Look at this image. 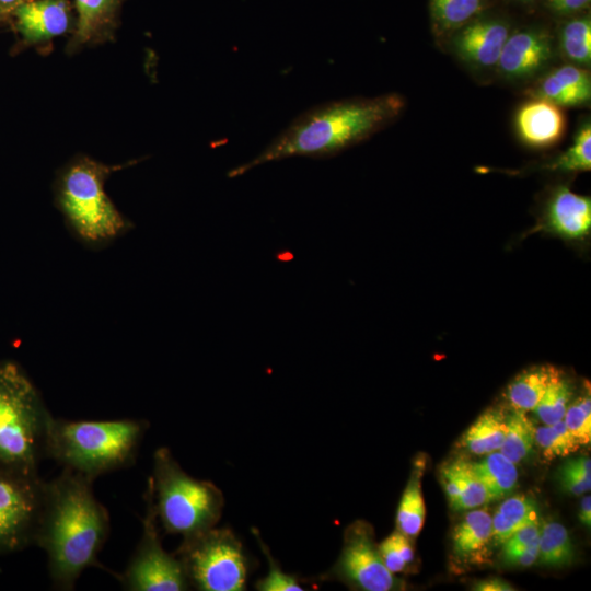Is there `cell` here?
<instances>
[{
    "label": "cell",
    "mask_w": 591,
    "mask_h": 591,
    "mask_svg": "<svg viewBox=\"0 0 591 591\" xmlns=\"http://www.w3.org/2000/svg\"><path fill=\"white\" fill-rule=\"evenodd\" d=\"M372 530L366 522L350 524L344 535V545L335 566L321 580L338 579L360 590L389 591L396 579L384 565L373 541Z\"/></svg>",
    "instance_id": "10"
},
{
    "label": "cell",
    "mask_w": 591,
    "mask_h": 591,
    "mask_svg": "<svg viewBox=\"0 0 591 591\" xmlns=\"http://www.w3.org/2000/svg\"><path fill=\"white\" fill-rule=\"evenodd\" d=\"M473 590L478 591H512L514 588L510 583L500 578H490L476 582Z\"/></svg>",
    "instance_id": "38"
},
{
    "label": "cell",
    "mask_w": 591,
    "mask_h": 591,
    "mask_svg": "<svg viewBox=\"0 0 591 591\" xmlns=\"http://www.w3.org/2000/svg\"><path fill=\"white\" fill-rule=\"evenodd\" d=\"M182 561L190 587L200 591L246 589L248 558L241 541L227 528H211L183 537L174 553Z\"/></svg>",
    "instance_id": "7"
},
{
    "label": "cell",
    "mask_w": 591,
    "mask_h": 591,
    "mask_svg": "<svg viewBox=\"0 0 591 591\" xmlns=\"http://www.w3.org/2000/svg\"><path fill=\"white\" fill-rule=\"evenodd\" d=\"M379 552L386 568L392 572H401L406 567V563L403 559L397 545L395 543L393 533L387 536L379 546Z\"/></svg>",
    "instance_id": "36"
},
{
    "label": "cell",
    "mask_w": 591,
    "mask_h": 591,
    "mask_svg": "<svg viewBox=\"0 0 591 591\" xmlns=\"http://www.w3.org/2000/svg\"><path fill=\"white\" fill-rule=\"evenodd\" d=\"M564 421L568 430L581 445L589 444L591 440V398L588 390L584 395L567 407Z\"/></svg>",
    "instance_id": "32"
},
{
    "label": "cell",
    "mask_w": 591,
    "mask_h": 591,
    "mask_svg": "<svg viewBox=\"0 0 591 591\" xmlns=\"http://www.w3.org/2000/svg\"><path fill=\"white\" fill-rule=\"evenodd\" d=\"M573 555V546L566 528L555 521L544 522L540 529V561L551 567H564L572 563Z\"/></svg>",
    "instance_id": "23"
},
{
    "label": "cell",
    "mask_w": 591,
    "mask_h": 591,
    "mask_svg": "<svg viewBox=\"0 0 591 591\" xmlns=\"http://www.w3.org/2000/svg\"><path fill=\"white\" fill-rule=\"evenodd\" d=\"M538 557V542L530 546L528 549L522 552L515 558H513L510 565L528 567L534 564Z\"/></svg>",
    "instance_id": "39"
},
{
    "label": "cell",
    "mask_w": 591,
    "mask_h": 591,
    "mask_svg": "<svg viewBox=\"0 0 591 591\" xmlns=\"http://www.w3.org/2000/svg\"><path fill=\"white\" fill-rule=\"evenodd\" d=\"M548 169L567 173L591 170V125L589 121L580 126L571 146L554 160Z\"/></svg>",
    "instance_id": "27"
},
{
    "label": "cell",
    "mask_w": 591,
    "mask_h": 591,
    "mask_svg": "<svg viewBox=\"0 0 591 591\" xmlns=\"http://www.w3.org/2000/svg\"><path fill=\"white\" fill-rule=\"evenodd\" d=\"M535 428L525 412L512 409L506 416V434L498 450L512 463L518 464L531 452L534 444Z\"/></svg>",
    "instance_id": "24"
},
{
    "label": "cell",
    "mask_w": 591,
    "mask_h": 591,
    "mask_svg": "<svg viewBox=\"0 0 591 591\" xmlns=\"http://www.w3.org/2000/svg\"><path fill=\"white\" fill-rule=\"evenodd\" d=\"M92 483L68 468L45 482L34 544L47 554L55 589L73 590L83 570L104 568L97 555L109 533V514L94 496Z\"/></svg>",
    "instance_id": "1"
},
{
    "label": "cell",
    "mask_w": 591,
    "mask_h": 591,
    "mask_svg": "<svg viewBox=\"0 0 591 591\" xmlns=\"http://www.w3.org/2000/svg\"><path fill=\"white\" fill-rule=\"evenodd\" d=\"M540 523H532L518 530L507 538L501 544L503 560L510 564L513 558L537 543L540 538Z\"/></svg>",
    "instance_id": "35"
},
{
    "label": "cell",
    "mask_w": 591,
    "mask_h": 591,
    "mask_svg": "<svg viewBox=\"0 0 591 591\" xmlns=\"http://www.w3.org/2000/svg\"><path fill=\"white\" fill-rule=\"evenodd\" d=\"M44 485L39 475L0 473V554L34 544Z\"/></svg>",
    "instance_id": "9"
},
{
    "label": "cell",
    "mask_w": 591,
    "mask_h": 591,
    "mask_svg": "<svg viewBox=\"0 0 591 591\" xmlns=\"http://www.w3.org/2000/svg\"><path fill=\"white\" fill-rule=\"evenodd\" d=\"M148 483L157 518L169 534L188 537L213 528L221 518L222 491L209 480L189 476L165 447L153 454Z\"/></svg>",
    "instance_id": "6"
},
{
    "label": "cell",
    "mask_w": 591,
    "mask_h": 591,
    "mask_svg": "<svg viewBox=\"0 0 591 591\" xmlns=\"http://www.w3.org/2000/svg\"><path fill=\"white\" fill-rule=\"evenodd\" d=\"M547 4L556 13L568 15L584 10L590 0H547Z\"/></svg>",
    "instance_id": "37"
},
{
    "label": "cell",
    "mask_w": 591,
    "mask_h": 591,
    "mask_svg": "<svg viewBox=\"0 0 591 591\" xmlns=\"http://www.w3.org/2000/svg\"><path fill=\"white\" fill-rule=\"evenodd\" d=\"M515 128L524 143L545 148L554 146L563 138L566 118L560 106L534 96L519 107Z\"/></svg>",
    "instance_id": "14"
},
{
    "label": "cell",
    "mask_w": 591,
    "mask_h": 591,
    "mask_svg": "<svg viewBox=\"0 0 591 591\" xmlns=\"http://www.w3.org/2000/svg\"><path fill=\"white\" fill-rule=\"evenodd\" d=\"M543 231L566 240H581L591 230V199L566 186L557 187L548 198L542 222L534 231Z\"/></svg>",
    "instance_id": "12"
},
{
    "label": "cell",
    "mask_w": 591,
    "mask_h": 591,
    "mask_svg": "<svg viewBox=\"0 0 591 591\" xmlns=\"http://www.w3.org/2000/svg\"><path fill=\"white\" fill-rule=\"evenodd\" d=\"M53 418L23 368L0 361V473L38 475Z\"/></svg>",
    "instance_id": "4"
},
{
    "label": "cell",
    "mask_w": 591,
    "mask_h": 591,
    "mask_svg": "<svg viewBox=\"0 0 591 591\" xmlns=\"http://www.w3.org/2000/svg\"><path fill=\"white\" fill-rule=\"evenodd\" d=\"M521 1H530V0H521Z\"/></svg>",
    "instance_id": "42"
},
{
    "label": "cell",
    "mask_w": 591,
    "mask_h": 591,
    "mask_svg": "<svg viewBox=\"0 0 591 591\" xmlns=\"http://www.w3.org/2000/svg\"><path fill=\"white\" fill-rule=\"evenodd\" d=\"M483 7L484 0H431L433 18L443 30L465 25Z\"/></svg>",
    "instance_id": "30"
},
{
    "label": "cell",
    "mask_w": 591,
    "mask_h": 591,
    "mask_svg": "<svg viewBox=\"0 0 591 591\" xmlns=\"http://www.w3.org/2000/svg\"><path fill=\"white\" fill-rule=\"evenodd\" d=\"M142 535L126 567L118 575L127 591H184L190 588L182 561L167 553L160 540L158 518L153 507L151 486L148 483Z\"/></svg>",
    "instance_id": "8"
},
{
    "label": "cell",
    "mask_w": 591,
    "mask_h": 591,
    "mask_svg": "<svg viewBox=\"0 0 591 591\" xmlns=\"http://www.w3.org/2000/svg\"><path fill=\"white\" fill-rule=\"evenodd\" d=\"M533 95L560 107L584 105L591 99V78L584 68L566 65L544 77Z\"/></svg>",
    "instance_id": "15"
},
{
    "label": "cell",
    "mask_w": 591,
    "mask_h": 591,
    "mask_svg": "<svg viewBox=\"0 0 591 591\" xmlns=\"http://www.w3.org/2000/svg\"><path fill=\"white\" fill-rule=\"evenodd\" d=\"M506 434V415L498 409L483 413L464 432L461 444L473 454L498 451Z\"/></svg>",
    "instance_id": "21"
},
{
    "label": "cell",
    "mask_w": 591,
    "mask_h": 591,
    "mask_svg": "<svg viewBox=\"0 0 591 591\" xmlns=\"http://www.w3.org/2000/svg\"><path fill=\"white\" fill-rule=\"evenodd\" d=\"M252 532L254 533L269 566L268 575L263 579H259L256 582L255 588L259 591H302L303 588L299 583L298 578L293 575L283 572L260 538L259 533L255 529H252Z\"/></svg>",
    "instance_id": "31"
},
{
    "label": "cell",
    "mask_w": 591,
    "mask_h": 591,
    "mask_svg": "<svg viewBox=\"0 0 591 591\" xmlns=\"http://www.w3.org/2000/svg\"><path fill=\"white\" fill-rule=\"evenodd\" d=\"M552 55L549 34L544 30L528 28L509 35L497 66L507 79H525L543 69Z\"/></svg>",
    "instance_id": "11"
},
{
    "label": "cell",
    "mask_w": 591,
    "mask_h": 591,
    "mask_svg": "<svg viewBox=\"0 0 591 591\" xmlns=\"http://www.w3.org/2000/svg\"><path fill=\"white\" fill-rule=\"evenodd\" d=\"M114 0H76L79 42H85L101 24Z\"/></svg>",
    "instance_id": "33"
},
{
    "label": "cell",
    "mask_w": 591,
    "mask_h": 591,
    "mask_svg": "<svg viewBox=\"0 0 591 591\" xmlns=\"http://www.w3.org/2000/svg\"><path fill=\"white\" fill-rule=\"evenodd\" d=\"M403 107L398 94L318 104L296 117L255 158L232 169L229 176L293 157H332L389 125Z\"/></svg>",
    "instance_id": "2"
},
{
    "label": "cell",
    "mask_w": 591,
    "mask_h": 591,
    "mask_svg": "<svg viewBox=\"0 0 591 591\" xmlns=\"http://www.w3.org/2000/svg\"><path fill=\"white\" fill-rule=\"evenodd\" d=\"M449 503L454 510L480 507L489 501L487 491L472 470L470 461L457 459L440 471Z\"/></svg>",
    "instance_id": "17"
},
{
    "label": "cell",
    "mask_w": 591,
    "mask_h": 591,
    "mask_svg": "<svg viewBox=\"0 0 591 591\" xmlns=\"http://www.w3.org/2000/svg\"><path fill=\"white\" fill-rule=\"evenodd\" d=\"M534 441L546 460L566 456L577 451L581 444L568 430L564 419L535 429Z\"/></svg>",
    "instance_id": "28"
},
{
    "label": "cell",
    "mask_w": 591,
    "mask_h": 591,
    "mask_svg": "<svg viewBox=\"0 0 591 591\" xmlns=\"http://www.w3.org/2000/svg\"><path fill=\"white\" fill-rule=\"evenodd\" d=\"M536 500L528 495H515L506 499L491 517L493 535L497 544H502L518 530L540 523Z\"/></svg>",
    "instance_id": "19"
},
{
    "label": "cell",
    "mask_w": 591,
    "mask_h": 591,
    "mask_svg": "<svg viewBox=\"0 0 591 591\" xmlns=\"http://www.w3.org/2000/svg\"><path fill=\"white\" fill-rule=\"evenodd\" d=\"M559 45L564 56L576 65L591 61V21L589 16L569 20L560 31Z\"/></svg>",
    "instance_id": "26"
},
{
    "label": "cell",
    "mask_w": 591,
    "mask_h": 591,
    "mask_svg": "<svg viewBox=\"0 0 591 591\" xmlns=\"http://www.w3.org/2000/svg\"><path fill=\"white\" fill-rule=\"evenodd\" d=\"M111 171L95 161L81 159L66 169L58 184L57 201L69 230L92 250L107 246L132 228L105 193Z\"/></svg>",
    "instance_id": "5"
},
{
    "label": "cell",
    "mask_w": 591,
    "mask_h": 591,
    "mask_svg": "<svg viewBox=\"0 0 591 591\" xmlns=\"http://www.w3.org/2000/svg\"><path fill=\"white\" fill-rule=\"evenodd\" d=\"M22 0H0V4L4 7H13L20 4Z\"/></svg>",
    "instance_id": "41"
},
{
    "label": "cell",
    "mask_w": 591,
    "mask_h": 591,
    "mask_svg": "<svg viewBox=\"0 0 591 591\" xmlns=\"http://www.w3.org/2000/svg\"><path fill=\"white\" fill-rule=\"evenodd\" d=\"M563 373L549 364L533 366L517 374L508 384L506 397L512 408L532 410L541 401L547 387Z\"/></svg>",
    "instance_id": "18"
},
{
    "label": "cell",
    "mask_w": 591,
    "mask_h": 591,
    "mask_svg": "<svg viewBox=\"0 0 591 591\" xmlns=\"http://www.w3.org/2000/svg\"><path fill=\"white\" fill-rule=\"evenodd\" d=\"M510 35L500 20H479L466 24L454 37L453 49L464 61L479 67L497 66L503 45Z\"/></svg>",
    "instance_id": "13"
},
{
    "label": "cell",
    "mask_w": 591,
    "mask_h": 591,
    "mask_svg": "<svg viewBox=\"0 0 591 591\" xmlns=\"http://www.w3.org/2000/svg\"><path fill=\"white\" fill-rule=\"evenodd\" d=\"M572 393L571 382L561 375L547 387L532 410L544 425L555 424L564 418Z\"/></svg>",
    "instance_id": "29"
},
{
    "label": "cell",
    "mask_w": 591,
    "mask_h": 591,
    "mask_svg": "<svg viewBox=\"0 0 591 591\" xmlns=\"http://www.w3.org/2000/svg\"><path fill=\"white\" fill-rule=\"evenodd\" d=\"M491 535V515L484 509L472 510L454 528L453 552L461 557H472L485 548Z\"/></svg>",
    "instance_id": "22"
},
{
    "label": "cell",
    "mask_w": 591,
    "mask_h": 591,
    "mask_svg": "<svg viewBox=\"0 0 591 591\" xmlns=\"http://www.w3.org/2000/svg\"><path fill=\"white\" fill-rule=\"evenodd\" d=\"M420 473L421 471H417L410 475L396 513L397 531L406 536L417 535L422 528L425 519V503L420 488Z\"/></svg>",
    "instance_id": "25"
},
{
    "label": "cell",
    "mask_w": 591,
    "mask_h": 591,
    "mask_svg": "<svg viewBox=\"0 0 591 591\" xmlns=\"http://www.w3.org/2000/svg\"><path fill=\"white\" fill-rule=\"evenodd\" d=\"M471 465L484 485L489 501L506 497L517 486V466L499 451L488 453L483 460L471 462Z\"/></svg>",
    "instance_id": "20"
},
{
    "label": "cell",
    "mask_w": 591,
    "mask_h": 591,
    "mask_svg": "<svg viewBox=\"0 0 591 591\" xmlns=\"http://www.w3.org/2000/svg\"><path fill=\"white\" fill-rule=\"evenodd\" d=\"M579 519L580 522L588 529L591 525V497L588 495L583 497L580 506Z\"/></svg>",
    "instance_id": "40"
},
{
    "label": "cell",
    "mask_w": 591,
    "mask_h": 591,
    "mask_svg": "<svg viewBox=\"0 0 591 591\" xmlns=\"http://www.w3.org/2000/svg\"><path fill=\"white\" fill-rule=\"evenodd\" d=\"M143 419L69 420L53 418L46 457L94 480L131 466L148 429Z\"/></svg>",
    "instance_id": "3"
},
{
    "label": "cell",
    "mask_w": 591,
    "mask_h": 591,
    "mask_svg": "<svg viewBox=\"0 0 591 591\" xmlns=\"http://www.w3.org/2000/svg\"><path fill=\"white\" fill-rule=\"evenodd\" d=\"M18 26L30 42L49 39L66 32L69 15L62 0H37L20 3L16 9Z\"/></svg>",
    "instance_id": "16"
},
{
    "label": "cell",
    "mask_w": 591,
    "mask_h": 591,
    "mask_svg": "<svg viewBox=\"0 0 591 591\" xmlns=\"http://www.w3.org/2000/svg\"><path fill=\"white\" fill-rule=\"evenodd\" d=\"M563 488L578 496L590 490L591 461L589 456L572 459L566 462L559 471Z\"/></svg>",
    "instance_id": "34"
}]
</instances>
